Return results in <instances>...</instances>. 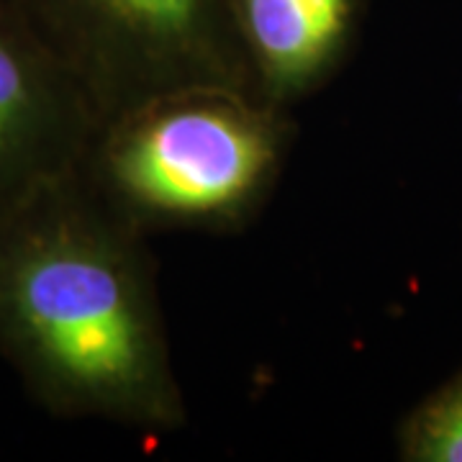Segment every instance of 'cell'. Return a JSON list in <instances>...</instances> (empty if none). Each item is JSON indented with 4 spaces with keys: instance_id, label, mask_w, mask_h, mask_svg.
I'll list each match as a JSON object with an SVG mask.
<instances>
[{
    "instance_id": "1",
    "label": "cell",
    "mask_w": 462,
    "mask_h": 462,
    "mask_svg": "<svg viewBox=\"0 0 462 462\" xmlns=\"http://www.w3.org/2000/svg\"><path fill=\"white\" fill-rule=\"evenodd\" d=\"M0 342L57 411L142 434L188 421L149 236L80 167L0 211Z\"/></svg>"
},
{
    "instance_id": "2",
    "label": "cell",
    "mask_w": 462,
    "mask_h": 462,
    "mask_svg": "<svg viewBox=\"0 0 462 462\" xmlns=\"http://www.w3.org/2000/svg\"><path fill=\"white\" fill-rule=\"evenodd\" d=\"M293 116L245 88H182L106 118L90 188L142 234H236L263 214L293 147Z\"/></svg>"
},
{
    "instance_id": "3",
    "label": "cell",
    "mask_w": 462,
    "mask_h": 462,
    "mask_svg": "<svg viewBox=\"0 0 462 462\" xmlns=\"http://www.w3.org/2000/svg\"><path fill=\"white\" fill-rule=\"evenodd\" d=\"M39 5L54 32L51 50L80 83L100 124L182 88L252 90L226 0H39Z\"/></svg>"
},
{
    "instance_id": "4",
    "label": "cell",
    "mask_w": 462,
    "mask_h": 462,
    "mask_svg": "<svg viewBox=\"0 0 462 462\" xmlns=\"http://www.w3.org/2000/svg\"><path fill=\"white\" fill-rule=\"evenodd\" d=\"M0 0V211L36 185L78 170L98 114L50 44Z\"/></svg>"
},
{
    "instance_id": "5",
    "label": "cell",
    "mask_w": 462,
    "mask_h": 462,
    "mask_svg": "<svg viewBox=\"0 0 462 462\" xmlns=\"http://www.w3.org/2000/svg\"><path fill=\"white\" fill-rule=\"evenodd\" d=\"M367 0H226L249 85L264 103L293 111L346 65Z\"/></svg>"
},
{
    "instance_id": "6",
    "label": "cell",
    "mask_w": 462,
    "mask_h": 462,
    "mask_svg": "<svg viewBox=\"0 0 462 462\" xmlns=\"http://www.w3.org/2000/svg\"><path fill=\"white\" fill-rule=\"evenodd\" d=\"M396 452L403 462H462V367L406 411Z\"/></svg>"
}]
</instances>
